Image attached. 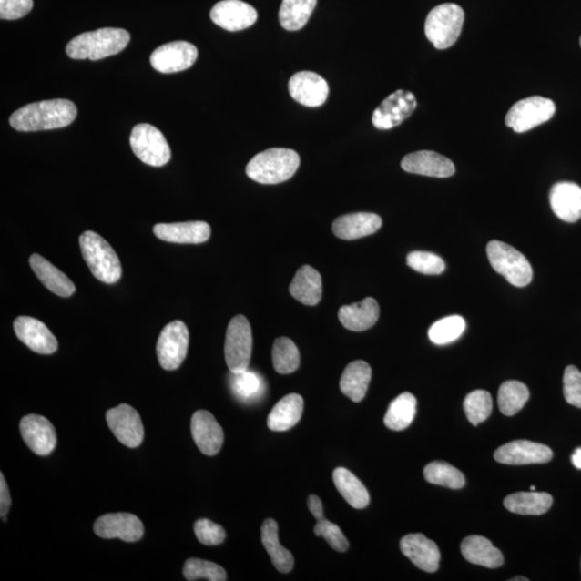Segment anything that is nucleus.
I'll return each mask as SVG.
<instances>
[{
    "mask_svg": "<svg viewBox=\"0 0 581 581\" xmlns=\"http://www.w3.org/2000/svg\"><path fill=\"white\" fill-rule=\"evenodd\" d=\"M78 115L76 106L68 99H51L29 104L10 117V126L19 132H38L70 126Z\"/></svg>",
    "mask_w": 581,
    "mask_h": 581,
    "instance_id": "1",
    "label": "nucleus"
},
{
    "mask_svg": "<svg viewBox=\"0 0 581 581\" xmlns=\"http://www.w3.org/2000/svg\"><path fill=\"white\" fill-rule=\"evenodd\" d=\"M130 35L122 28H100L76 36L66 46L67 56L74 59L97 61L117 55L129 44Z\"/></svg>",
    "mask_w": 581,
    "mask_h": 581,
    "instance_id": "2",
    "label": "nucleus"
},
{
    "mask_svg": "<svg viewBox=\"0 0 581 581\" xmlns=\"http://www.w3.org/2000/svg\"><path fill=\"white\" fill-rule=\"evenodd\" d=\"M300 164V156L294 150L272 148L257 154L247 165L246 173L262 185H278L290 179Z\"/></svg>",
    "mask_w": 581,
    "mask_h": 581,
    "instance_id": "3",
    "label": "nucleus"
},
{
    "mask_svg": "<svg viewBox=\"0 0 581 581\" xmlns=\"http://www.w3.org/2000/svg\"><path fill=\"white\" fill-rule=\"evenodd\" d=\"M79 242L82 257L97 280L108 284L121 280V262L108 241L87 230L80 236Z\"/></svg>",
    "mask_w": 581,
    "mask_h": 581,
    "instance_id": "4",
    "label": "nucleus"
},
{
    "mask_svg": "<svg viewBox=\"0 0 581 581\" xmlns=\"http://www.w3.org/2000/svg\"><path fill=\"white\" fill-rule=\"evenodd\" d=\"M465 15L455 4H443L430 11L425 21V35L438 50L448 49L458 41Z\"/></svg>",
    "mask_w": 581,
    "mask_h": 581,
    "instance_id": "5",
    "label": "nucleus"
},
{
    "mask_svg": "<svg viewBox=\"0 0 581 581\" xmlns=\"http://www.w3.org/2000/svg\"><path fill=\"white\" fill-rule=\"evenodd\" d=\"M487 253L492 268L513 286L523 288L532 281L533 270L529 260L512 246L492 240L488 244Z\"/></svg>",
    "mask_w": 581,
    "mask_h": 581,
    "instance_id": "6",
    "label": "nucleus"
},
{
    "mask_svg": "<svg viewBox=\"0 0 581 581\" xmlns=\"http://www.w3.org/2000/svg\"><path fill=\"white\" fill-rule=\"evenodd\" d=\"M253 338L250 323L244 316H236L228 326L225 338V361L230 372L248 370L252 354Z\"/></svg>",
    "mask_w": 581,
    "mask_h": 581,
    "instance_id": "7",
    "label": "nucleus"
},
{
    "mask_svg": "<svg viewBox=\"0 0 581 581\" xmlns=\"http://www.w3.org/2000/svg\"><path fill=\"white\" fill-rule=\"evenodd\" d=\"M130 147L142 163L162 168L170 161L171 152L168 140L151 124H138L130 134Z\"/></svg>",
    "mask_w": 581,
    "mask_h": 581,
    "instance_id": "8",
    "label": "nucleus"
},
{
    "mask_svg": "<svg viewBox=\"0 0 581 581\" xmlns=\"http://www.w3.org/2000/svg\"><path fill=\"white\" fill-rule=\"evenodd\" d=\"M555 112L556 105L553 100L542 97L524 98L507 112L506 126L515 133H525L549 121Z\"/></svg>",
    "mask_w": 581,
    "mask_h": 581,
    "instance_id": "9",
    "label": "nucleus"
},
{
    "mask_svg": "<svg viewBox=\"0 0 581 581\" xmlns=\"http://www.w3.org/2000/svg\"><path fill=\"white\" fill-rule=\"evenodd\" d=\"M189 338V330L182 321L177 320L165 326L157 346L158 362L165 371L179 369L187 358Z\"/></svg>",
    "mask_w": 581,
    "mask_h": 581,
    "instance_id": "10",
    "label": "nucleus"
},
{
    "mask_svg": "<svg viewBox=\"0 0 581 581\" xmlns=\"http://www.w3.org/2000/svg\"><path fill=\"white\" fill-rule=\"evenodd\" d=\"M107 423L118 442L128 448L140 446L145 437L144 424L136 409L121 404L106 413Z\"/></svg>",
    "mask_w": 581,
    "mask_h": 581,
    "instance_id": "11",
    "label": "nucleus"
},
{
    "mask_svg": "<svg viewBox=\"0 0 581 581\" xmlns=\"http://www.w3.org/2000/svg\"><path fill=\"white\" fill-rule=\"evenodd\" d=\"M417 108L416 97L412 92L399 90L391 94L373 111L372 121L378 129L387 130L404 122Z\"/></svg>",
    "mask_w": 581,
    "mask_h": 581,
    "instance_id": "12",
    "label": "nucleus"
},
{
    "mask_svg": "<svg viewBox=\"0 0 581 581\" xmlns=\"http://www.w3.org/2000/svg\"><path fill=\"white\" fill-rule=\"evenodd\" d=\"M197 46L187 41H174L158 46L150 56L152 67L162 74H174L192 67L197 62Z\"/></svg>",
    "mask_w": 581,
    "mask_h": 581,
    "instance_id": "13",
    "label": "nucleus"
},
{
    "mask_svg": "<svg viewBox=\"0 0 581 581\" xmlns=\"http://www.w3.org/2000/svg\"><path fill=\"white\" fill-rule=\"evenodd\" d=\"M94 532L102 538H120L134 543L144 536V525L138 517L128 513L107 514L94 524Z\"/></svg>",
    "mask_w": 581,
    "mask_h": 581,
    "instance_id": "14",
    "label": "nucleus"
},
{
    "mask_svg": "<svg viewBox=\"0 0 581 581\" xmlns=\"http://www.w3.org/2000/svg\"><path fill=\"white\" fill-rule=\"evenodd\" d=\"M553 456L549 447L530 441L508 443L494 454L495 461L507 465L544 464L553 460Z\"/></svg>",
    "mask_w": 581,
    "mask_h": 581,
    "instance_id": "15",
    "label": "nucleus"
},
{
    "mask_svg": "<svg viewBox=\"0 0 581 581\" xmlns=\"http://www.w3.org/2000/svg\"><path fill=\"white\" fill-rule=\"evenodd\" d=\"M210 17L218 26L229 32L244 31L258 20V12L241 0H222L211 9Z\"/></svg>",
    "mask_w": 581,
    "mask_h": 581,
    "instance_id": "16",
    "label": "nucleus"
},
{
    "mask_svg": "<svg viewBox=\"0 0 581 581\" xmlns=\"http://www.w3.org/2000/svg\"><path fill=\"white\" fill-rule=\"evenodd\" d=\"M24 442L36 454L49 455L56 447L57 436L49 420L38 414H28L20 423Z\"/></svg>",
    "mask_w": 581,
    "mask_h": 581,
    "instance_id": "17",
    "label": "nucleus"
},
{
    "mask_svg": "<svg viewBox=\"0 0 581 581\" xmlns=\"http://www.w3.org/2000/svg\"><path fill=\"white\" fill-rule=\"evenodd\" d=\"M290 97L299 104L311 108L322 106L329 97V85L321 76L311 71H300L289 81Z\"/></svg>",
    "mask_w": 581,
    "mask_h": 581,
    "instance_id": "18",
    "label": "nucleus"
},
{
    "mask_svg": "<svg viewBox=\"0 0 581 581\" xmlns=\"http://www.w3.org/2000/svg\"><path fill=\"white\" fill-rule=\"evenodd\" d=\"M14 328L17 338L34 352L52 354L56 352L58 348L56 337L39 320L21 316L15 319Z\"/></svg>",
    "mask_w": 581,
    "mask_h": 581,
    "instance_id": "19",
    "label": "nucleus"
},
{
    "mask_svg": "<svg viewBox=\"0 0 581 581\" xmlns=\"http://www.w3.org/2000/svg\"><path fill=\"white\" fill-rule=\"evenodd\" d=\"M191 431L193 440L201 453L209 456L220 453L224 433L209 412L199 411L193 414Z\"/></svg>",
    "mask_w": 581,
    "mask_h": 581,
    "instance_id": "20",
    "label": "nucleus"
},
{
    "mask_svg": "<svg viewBox=\"0 0 581 581\" xmlns=\"http://www.w3.org/2000/svg\"><path fill=\"white\" fill-rule=\"evenodd\" d=\"M401 550L420 570L434 573L440 567L441 553L437 545L423 535H408L402 538Z\"/></svg>",
    "mask_w": 581,
    "mask_h": 581,
    "instance_id": "21",
    "label": "nucleus"
},
{
    "mask_svg": "<svg viewBox=\"0 0 581 581\" xmlns=\"http://www.w3.org/2000/svg\"><path fill=\"white\" fill-rule=\"evenodd\" d=\"M153 233L158 240L173 244L198 245L209 240L211 229L203 221L161 223L153 228Z\"/></svg>",
    "mask_w": 581,
    "mask_h": 581,
    "instance_id": "22",
    "label": "nucleus"
},
{
    "mask_svg": "<svg viewBox=\"0 0 581 581\" xmlns=\"http://www.w3.org/2000/svg\"><path fill=\"white\" fill-rule=\"evenodd\" d=\"M402 168L407 173L435 178H448L455 173L454 164L434 151H417L402 159Z\"/></svg>",
    "mask_w": 581,
    "mask_h": 581,
    "instance_id": "23",
    "label": "nucleus"
},
{
    "mask_svg": "<svg viewBox=\"0 0 581 581\" xmlns=\"http://www.w3.org/2000/svg\"><path fill=\"white\" fill-rule=\"evenodd\" d=\"M549 200L555 215L562 221L574 223L581 218V188L576 183H556Z\"/></svg>",
    "mask_w": 581,
    "mask_h": 581,
    "instance_id": "24",
    "label": "nucleus"
},
{
    "mask_svg": "<svg viewBox=\"0 0 581 581\" xmlns=\"http://www.w3.org/2000/svg\"><path fill=\"white\" fill-rule=\"evenodd\" d=\"M382 225V218L375 213H350L336 219L333 232L338 239L354 240L375 234Z\"/></svg>",
    "mask_w": 581,
    "mask_h": 581,
    "instance_id": "25",
    "label": "nucleus"
},
{
    "mask_svg": "<svg viewBox=\"0 0 581 581\" xmlns=\"http://www.w3.org/2000/svg\"><path fill=\"white\" fill-rule=\"evenodd\" d=\"M29 264L41 283L52 293L61 296V298H70L76 292L74 282L39 254H33L29 258Z\"/></svg>",
    "mask_w": 581,
    "mask_h": 581,
    "instance_id": "26",
    "label": "nucleus"
},
{
    "mask_svg": "<svg viewBox=\"0 0 581 581\" xmlns=\"http://www.w3.org/2000/svg\"><path fill=\"white\" fill-rule=\"evenodd\" d=\"M379 313L381 310L376 300L367 298L352 305L342 306L338 312V318L347 330L363 331L376 324Z\"/></svg>",
    "mask_w": 581,
    "mask_h": 581,
    "instance_id": "27",
    "label": "nucleus"
},
{
    "mask_svg": "<svg viewBox=\"0 0 581 581\" xmlns=\"http://www.w3.org/2000/svg\"><path fill=\"white\" fill-rule=\"evenodd\" d=\"M295 300L307 306H316L322 298V278L310 265L301 266L290 286Z\"/></svg>",
    "mask_w": 581,
    "mask_h": 581,
    "instance_id": "28",
    "label": "nucleus"
},
{
    "mask_svg": "<svg viewBox=\"0 0 581 581\" xmlns=\"http://www.w3.org/2000/svg\"><path fill=\"white\" fill-rule=\"evenodd\" d=\"M461 553L468 562L484 567L497 568L504 563L501 551L484 536L466 537L461 544Z\"/></svg>",
    "mask_w": 581,
    "mask_h": 581,
    "instance_id": "29",
    "label": "nucleus"
},
{
    "mask_svg": "<svg viewBox=\"0 0 581 581\" xmlns=\"http://www.w3.org/2000/svg\"><path fill=\"white\" fill-rule=\"evenodd\" d=\"M304 411V400L299 394H288L277 403L268 418L269 429L284 432L299 423Z\"/></svg>",
    "mask_w": 581,
    "mask_h": 581,
    "instance_id": "30",
    "label": "nucleus"
},
{
    "mask_svg": "<svg viewBox=\"0 0 581 581\" xmlns=\"http://www.w3.org/2000/svg\"><path fill=\"white\" fill-rule=\"evenodd\" d=\"M372 378V369L364 361L350 363L341 378L340 387L350 400L359 403L364 399Z\"/></svg>",
    "mask_w": 581,
    "mask_h": 581,
    "instance_id": "31",
    "label": "nucleus"
},
{
    "mask_svg": "<svg viewBox=\"0 0 581 581\" xmlns=\"http://www.w3.org/2000/svg\"><path fill=\"white\" fill-rule=\"evenodd\" d=\"M553 496L546 492H518L504 500V506L509 512L525 515H541L553 506Z\"/></svg>",
    "mask_w": 581,
    "mask_h": 581,
    "instance_id": "32",
    "label": "nucleus"
},
{
    "mask_svg": "<svg viewBox=\"0 0 581 581\" xmlns=\"http://www.w3.org/2000/svg\"><path fill=\"white\" fill-rule=\"evenodd\" d=\"M335 487L350 506L363 509L369 506L370 494L359 478L345 467H338L333 473Z\"/></svg>",
    "mask_w": 581,
    "mask_h": 581,
    "instance_id": "33",
    "label": "nucleus"
},
{
    "mask_svg": "<svg viewBox=\"0 0 581 581\" xmlns=\"http://www.w3.org/2000/svg\"><path fill=\"white\" fill-rule=\"evenodd\" d=\"M263 546L270 556L272 565L283 574L292 571L294 558L290 551L282 546L278 538V525L274 519L264 521L262 525Z\"/></svg>",
    "mask_w": 581,
    "mask_h": 581,
    "instance_id": "34",
    "label": "nucleus"
},
{
    "mask_svg": "<svg viewBox=\"0 0 581 581\" xmlns=\"http://www.w3.org/2000/svg\"><path fill=\"white\" fill-rule=\"evenodd\" d=\"M417 413V400L412 393H402L391 403L384 424L392 431H403L412 424Z\"/></svg>",
    "mask_w": 581,
    "mask_h": 581,
    "instance_id": "35",
    "label": "nucleus"
},
{
    "mask_svg": "<svg viewBox=\"0 0 581 581\" xmlns=\"http://www.w3.org/2000/svg\"><path fill=\"white\" fill-rule=\"evenodd\" d=\"M317 0H282L280 10V21L286 31H300L304 27L314 8Z\"/></svg>",
    "mask_w": 581,
    "mask_h": 581,
    "instance_id": "36",
    "label": "nucleus"
},
{
    "mask_svg": "<svg viewBox=\"0 0 581 581\" xmlns=\"http://www.w3.org/2000/svg\"><path fill=\"white\" fill-rule=\"evenodd\" d=\"M530 391L526 385L517 381L502 383L499 390V407L505 416L512 417L518 413L529 401Z\"/></svg>",
    "mask_w": 581,
    "mask_h": 581,
    "instance_id": "37",
    "label": "nucleus"
},
{
    "mask_svg": "<svg viewBox=\"0 0 581 581\" xmlns=\"http://www.w3.org/2000/svg\"><path fill=\"white\" fill-rule=\"evenodd\" d=\"M423 473L426 482L432 484L454 490L462 489L465 485L464 474L446 462H432L425 466Z\"/></svg>",
    "mask_w": 581,
    "mask_h": 581,
    "instance_id": "38",
    "label": "nucleus"
},
{
    "mask_svg": "<svg viewBox=\"0 0 581 581\" xmlns=\"http://www.w3.org/2000/svg\"><path fill=\"white\" fill-rule=\"evenodd\" d=\"M272 364L277 372L287 375L300 366V352L295 343L287 337L277 338L272 347Z\"/></svg>",
    "mask_w": 581,
    "mask_h": 581,
    "instance_id": "39",
    "label": "nucleus"
},
{
    "mask_svg": "<svg viewBox=\"0 0 581 581\" xmlns=\"http://www.w3.org/2000/svg\"><path fill=\"white\" fill-rule=\"evenodd\" d=\"M465 320L461 316H450L438 320L429 330V337L435 345H447L464 333Z\"/></svg>",
    "mask_w": 581,
    "mask_h": 581,
    "instance_id": "40",
    "label": "nucleus"
},
{
    "mask_svg": "<svg viewBox=\"0 0 581 581\" xmlns=\"http://www.w3.org/2000/svg\"><path fill=\"white\" fill-rule=\"evenodd\" d=\"M230 387L234 394L244 402L256 401L263 394V382L257 372L248 370L241 372H232Z\"/></svg>",
    "mask_w": 581,
    "mask_h": 581,
    "instance_id": "41",
    "label": "nucleus"
},
{
    "mask_svg": "<svg viewBox=\"0 0 581 581\" xmlns=\"http://www.w3.org/2000/svg\"><path fill=\"white\" fill-rule=\"evenodd\" d=\"M183 576L189 581L209 580L225 581L228 579L227 572L216 563L191 558L186 561L183 566Z\"/></svg>",
    "mask_w": 581,
    "mask_h": 581,
    "instance_id": "42",
    "label": "nucleus"
},
{
    "mask_svg": "<svg viewBox=\"0 0 581 581\" xmlns=\"http://www.w3.org/2000/svg\"><path fill=\"white\" fill-rule=\"evenodd\" d=\"M464 411L468 421L477 426L490 417L492 413V397L487 391H473L465 397Z\"/></svg>",
    "mask_w": 581,
    "mask_h": 581,
    "instance_id": "43",
    "label": "nucleus"
},
{
    "mask_svg": "<svg viewBox=\"0 0 581 581\" xmlns=\"http://www.w3.org/2000/svg\"><path fill=\"white\" fill-rule=\"evenodd\" d=\"M407 264L409 268L423 275H441L446 269L443 260L434 253L424 251H413L408 254Z\"/></svg>",
    "mask_w": 581,
    "mask_h": 581,
    "instance_id": "44",
    "label": "nucleus"
},
{
    "mask_svg": "<svg viewBox=\"0 0 581 581\" xmlns=\"http://www.w3.org/2000/svg\"><path fill=\"white\" fill-rule=\"evenodd\" d=\"M314 535L323 537L331 548L340 553H345L349 548L348 539L343 535L340 526L325 518L318 521L314 526Z\"/></svg>",
    "mask_w": 581,
    "mask_h": 581,
    "instance_id": "45",
    "label": "nucleus"
},
{
    "mask_svg": "<svg viewBox=\"0 0 581 581\" xmlns=\"http://www.w3.org/2000/svg\"><path fill=\"white\" fill-rule=\"evenodd\" d=\"M195 535L199 541L206 546H217L227 537L223 527L209 519H199L194 525Z\"/></svg>",
    "mask_w": 581,
    "mask_h": 581,
    "instance_id": "46",
    "label": "nucleus"
},
{
    "mask_svg": "<svg viewBox=\"0 0 581 581\" xmlns=\"http://www.w3.org/2000/svg\"><path fill=\"white\" fill-rule=\"evenodd\" d=\"M563 393L568 404L581 408V372L576 366H567L563 376Z\"/></svg>",
    "mask_w": 581,
    "mask_h": 581,
    "instance_id": "47",
    "label": "nucleus"
},
{
    "mask_svg": "<svg viewBox=\"0 0 581 581\" xmlns=\"http://www.w3.org/2000/svg\"><path fill=\"white\" fill-rule=\"evenodd\" d=\"M33 0H0L2 20H17L33 9Z\"/></svg>",
    "mask_w": 581,
    "mask_h": 581,
    "instance_id": "48",
    "label": "nucleus"
},
{
    "mask_svg": "<svg viewBox=\"0 0 581 581\" xmlns=\"http://www.w3.org/2000/svg\"><path fill=\"white\" fill-rule=\"evenodd\" d=\"M11 506V496L9 494V488L4 474L0 475V515H2L3 521H7L5 515H7Z\"/></svg>",
    "mask_w": 581,
    "mask_h": 581,
    "instance_id": "49",
    "label": "nucleus"
},
{
    "mask_svg": "<svg viewBox=\"0 0 581 581\" xmlns=\"http://www.w3.org/2000/svg\"><path fill=\"white\" fill-rule=\"evenodd\" d=\"M308 507L317 521L324 519L323 505L319 496L312 494L308 497Z\"/></svg>",
    "mask_w": 581,
    "mask_h": 581,
    "instance_id": "50",
    "label": "nucleus"
},
{
    "mask_svg": "<svg viewBox=\"0 0 581 581\" xmlns=\"http://www.w3.org/2000/svg\"><path fill=\"white\" fill-rule=\"evenodd\" d=\"M572 462L575 467L581 470V448L577 449L572 456Z\"/></svg>",
    "mask_w": 581,
    "mask_h": 581,
    "instance_id": "51",
    "label": "nucleus"
},
{
    "mask_svg": "<svg viewBox=\"0 0 581 581\" xmlns=\"http://www.w3.org/2000/svg\"><path fill=\"white\" fill-rule=\"evenodd\" d=\"M520 580L521 581H527L529 579H527L525 577H523V576H518V577H515V578L511 579V581H520Z\"/></svg>",
    "mask_w": 581,
    "mask_h": 581,
    "instance_id": "52",
    "label": "nucleus"
},
{
    "mask_svg": "<svg viewBox=\"0 0 581 581\" xmlns=\"http://www.w3.org/2000/svg\"><path fill=\"white\" fill-rule=\"evenodd\" d=\"M530 490H531V491H535V490H536V487H535V485H531V488H530Z\"/></svg>",
    "mask_w": 581,
    "mask_h": 581,
    "instance_id": "53",
    "label": "nucleus"
},
{
    "mask_svg": "<svg viewBox=\"0 0 581 581\" xmlns=\"http://www.w3.org/2000/svg\"><path fill=\"white\" fill-rule=\"evenodd\" d=\"M580 46H581V37H580Z\"/></svg>",
    "mask_w": 581,
    "mask_h": 581,
    "instance_id": "54",
    "label": "nucleus"
}]
</instances>
